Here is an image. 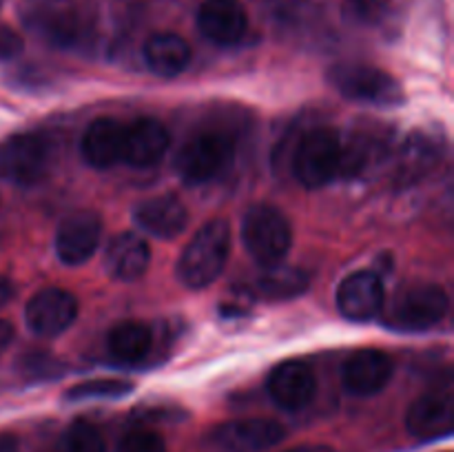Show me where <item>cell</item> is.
Here are the masks:
<instances>
[{
    "label": "cell",
    "mask_w": 454,
    "mask_h": 452,
    "mask_svg": "<svg viewBox=\"0 0 454 452\" xmlns=\"http://www.w3.org/2000/svg\"><path fill=\"white\" fill-rule=\"evenodd\" d=\"M231 253V226L224 220H211L200 226L177 260V279L186 288H207L224 270Z\"/></svg>",
    "instance_id": "cell-1"
},
{
    "label": "cell",
    "mask_w": 454,
    "mask_h": 452,
    "mask_svg": "<svg viewBox=\"0 0 454 452\" xmlns=\"http://www.w3.org/2000/svg\"><path fill=\"white\" fill-rule=\"evenodd\" d=\"M242 242L248 255L264 269L282 264L293 244L291 222L278 207L255 204L242 220Z\"/></svg>",
    "instance_id": "cell-2"
},
{
    "label": "cell",
    "mask_w": 454,
    "mask_h": 452,
    "mask_svg": "<svg viewBox=\"0 0 454 452\" xmlns=\"http://www.w3.org/2000/svg\"><path fill=\"white\" fill-rule=\"evenodd\" d=\"M341 137L333 127H317L306 133L295 149L293 173L306 189H322L340 175Z\"/></svg>",
    "instance_id": "cell-3"
},
{
    "label": "cell",
    "mask_w": 454,
    "mask_h": 452,
    "mask_svg": "<svg viewBox=\"0 0 454 452\" xmlns=\"http://www.w3.org/2000/svg\"><path fill=\"white\" fill-rule=\"evenodd\" d=\"M450 308L448 292L437 284H412L397 292L388 313V326L402 332H424L443 322Z\"/></svg>",
    "instance_id": "cell-4"
},
{
    "label": "cell",
    "mask_w": 454,
    "mask_h": 452,
    "mask_svg": "<svg viewBox=\"0 0 454 452\" xmlns=\"http://www.w3.org/2000/svg\"><path fill=\"white\" fill-rule=\"evenodd\" d=\"M333 87L350 100L377 106L403 105V87L395 75L368 65H335L328 71Z\"/></svg>",
    "instance_id": "cell-5"
},
{
    "label": "cell",
    "mask_w": 454,
    "mask_h": 452,
    "mask_svg": "<svg viewBox=\"0 0 454 452\" xmlns=\"http://www.w3.org/2000/svg\"><path fill=\"white\" fill-rule=\"evenodd\" d=\"M233 160V140L224 133L204 131L189 137L176 155V171L186 184H202L220 175Z\"/></svg>",
    "instance_id": "cell-6"
},
{
    "label": "cell",
    "mask_w": 454,
    "mask_h": 452,
    "mask_svg": "<svg viewBox=\"0 0 454 452\" xmlns=\"http://www.w3.org/2000/svg\"><path fill=\"white\" fill-rule=\"evenodd\" d=\"M51 162V149L44 137L20 133L0 142V180L29 186L43 180Z\"/></svg>",
    "instance_id": "cell-7"
},
{
    "label": "cell",
    "mask_w": 454,
    "mask_h": 452,
    "mask_svg": "<svg viewBox=\"0 0 454 452\" xmlns=\"http://www.w3.org/2000/svg\"><path fill=\"white\" fill-rule=\"evenodd\" d=\"M282 424L273 419H238L215 425L204 437L207 452H266L284 439Z\"/></svg>",
    "instance_id": "cell-8"
},
{
    "label": "cell",
    "mask_w": 454,
    "mask_h": 452,
    "mask_svg": "<svg viewBox=\"0 0 454 452\" xmlns=\"http://www.w3.org/2000/svg\"><path fill=\"white\" fill-rule=\"evenodd\" d=\"M78 317V301L62 288H43L25 308L27 326L38 337H58Z\"/></svg>",
    "instance_id": "cell-9"
},
{
    "label": "cell",
    "mask_w": 454,
    "mask_h": 452,
    "mask_svg": "<svg viewBox=\"0 0 454 452\" xmlns=\"http://www.w3.org/2000/svg\"><path fill=\"white\" fill-rule=\"evenodd\" d=\"M102 238V220L96 211H75L62 220L56 235V253L62 264L78 266L84 264L93 253L98 251V244Z\"/></svg>",
    "instance_id": "cell-10"
},
{
    "label": "cell",
    "mask_w": 454,
    "mask_h": 452,
    "mask_svg": "<svg viewBox=\"0 0 454 452\" xmlns=\"http://www.w3.org/2000/svg\"><path fill=\"white\" fill-rule=\"evenodd\" d=\"M386 301L384 284L372 270H357L341 279L337 288V308L350 322H371L381 313Z\"/></svg>",
    "instance_id": "cell-11"
},
{
    "label": "cell",
    "mask_w": 454,
    "mask_h": 452,
    "mask_svg": "<svg viewBox=\"0 0 454 452\" xmlns=\"http://www.w3.org/2000/svg\"><path fill=\"white\" fill-rule=\"evenodd\" d=\"M395 372V362L388 353L377 348L355 350L341 368L344 388L355 397H371L388 386Z\"/></svg>",
    "instance_id": "cell-12"
},
{
    "label": "cell",
    "mask_w": 454,
    "mask_h": 452,
    "mask_svg": "<svg viewBox=\"0 0 454 452\" xmlns=\"http://www.w3.org/2000/svg\"><path fill=\"white\" fill-rule=\"evenodd\" d=\"M198 27L213 44L231 47L247 35V9L239 0H204L198 12Z\"/></svg>",
    "instance_id": "cell-13"
},
{
    "label": "cell",
    "mask_w": 454,
    "mask_h": 452,
    "mask_svg": "<svg viewBox=\"0 0 454 452\" xmlns=\"http://www.w3.org/2000/svg\"><path fill=\"white\" fill-rule=\"evenodd\" d=\"M406 428L415 439L448 437L454 428V399L450 390L415 399L406 412Z\"/></svg>",
    "instance_id": "cell-14"
},
{
    "label": "cell",
    "mask_w": 454,
    "mask_h": 452,
    "mask_svg": "<svg viewBox=\"0 0 454 452\" xmlns=\"http://www.w3.org/2000/svg\"><path fill=\"white\" fill-rule=\"evenodd\" d=\"M270 399L284 410H301L315 397V375L301 362H284L270 370L266 381Z\"/></svg>",
    "instance_id": "cell-15"
},
{
    "label": "cell",
    "mask_w": 454,
    "mask_h": 452,
    "mask_svg": "<svg viewBox=\"0 0 454 452\" xmlns=\"http://www.w3.org/2000/svg\"><path fill=\"white\" fill-rule=\"evenodd\" d=\"M168 131L162 122L153 118H140L124 124L122 162L131 167L146 168L158 164L168 149Z\"/></svg>",
    "instance_id": "cell-16"
},
{
    "label": "cell",
    "mask_w": 454,
    "mask_h": 452,
    "mask_svg": "<svg viewBox=\"0 0 454 452\" xmlns=\"http://www.w3.org/2000/svg\"><path fill=\"white\" fill-rule=\"evenodd\" d=\"M133 222L153 238L173 239L189 224V211L180 198L164 193L137 204L133 211Z\"/></svg>",
    "instance_id": "cell-17"
},
{
    "label": "cell",
    "mask_w": 454,
    "mask_h": 452,
    "mask_svg": "<svg viewBox=\"0 0 454 452\" xmlns=\"http://www.w3.org/2000/svg\"><path fill=\"white\" fill-rule=\"evenodd\" d=\"M386 153H388V136L384 129L364 124L357 131L350 133L346 144L341 142L340 173L350 177L362 175V173L371 171L375 164H380Z\"/></svg>",
    "instance_id": "cell-18"
},
{
    "label": "cell",
    "mask_w": 454,
    "mask_h": 452,
    "mask_svg": "<svg viewBox=\"0 0 454 452\" xmlns=\"http://www.w3.org/2000/svg\"><path fill=\"white\" fill-rule=\"evenodd\" d=\"M151 261V248L140 235L120 233L106 244L105 269L118 282H136L146 273Z\"/></svg>",
    "instance_id": "cell-19"
},
{
    "label": "cell",
    "mask_w": 454,
    "mask_h": 452,
    "mask_svg": "<svg viewBox=\"0 0 454 452\" xmlns=\"http://www.w3.org/2000/svg\"><path fill=\"white\" fill-rule=\"evenodd\" d=\"M439 158H442V140L433 133L415 131L399 149L395 182L399 186L415 184L439 162Z\"/></svg>",
    "instance_id": "cell-20"
},
{
    "label": "cell",
    "mask_w": 454,
    "mask_h": 452,
    "mask_svg": "<svg viewBox=\"0 0 454 452\" xmlns=\"http://www.w3.org/2000/svg\"><path fill=\"white\" fill-rule=\"evenodd\" d=\"M124 124L114 118L93 120L82 137V158L93 168H111L122 162Z\"/></svg>",
    "instance_id": "cell-21"
},
{
    "label": "cell",
    "mask_w": 454,
    "mask_h": 452,
    "mask_svg": "<svg viewBox=\"0 0 454 452\" xmlns=\"http://www.w3.org/2000/svg\"><path fill=\"white\" fill-rule=\"evenodd\" d=\"M142 53H145L146 66L160 78H176L191 62L189 43L171 31H160L151 35Z\"/></svg>",
    "instance_id": "cell-22"
},
{
    "label": "cell",
    "mask_w": 454,
    "mask_h": 452,
    "mask_svg": "<svg viewBox=\"0 0 454 452\" xmlns=\"http://www.w3.org/2000/svg\"><path fill=\"white\" fill-rule=\"evenodd\" d=\"M151 341H153V332L142 322H122L109 332L111 355L122 363H136L146 357Z\"/></svg>",
    "instance_id": "cell-23"
},
{
    "label": "cell",
    "mask_w": 454,
    "mask_h": 452,
    "mask_svg": "<svg viewBox=\"0 0 454 452\" xmlns=\"http://www.w3.org/2000/svg\"><path fill=\"white\" fill-rule=\"evenodd\" d=\"M309 286V273L288 264L269 266L257 279V291L266 300H293V297L301 295Z\"/></svg>",
    "instance_id": "cell-24"
},
{
    "label": "cell",
    "mask_w": 454,
    "mask_h": 452,
    "mask_svg": "<svg viewBox=\"0 0 454 452\" xmlns=\"http://www.w3.org/2000/svg\"><path fill=\"white\" fill-rule=\"evenodd\" d=\"M133 384L122 379H91L71 386L65 393V401H89V399H120L127 397Z\"/></svg>",
    "instance_id": "cell-25"
},
{
    "label": "cell",
    "mask_w": 454,
    "mask_h": 452,
    "mask_svg": "<svg viewBox=\"0 0 454 452\" xmlns=\"http://www.w3.org/2000/svg\"><path fill=\"white\" fill-rule=\"evenodd\" d=\"M38 29L43 31L44 38L51 43L60 44V47H69L80 38V25L71 13H51V16H43L38 22Z\"/></svg>",
    "instance_id": "cell-26"
},
{
    "label": "cell",
    "mask_w": 454,
    "mask_h": 452,
    "mask_svg": "<svg viewBox=\"0 0 454 452\" xmlns=\"http://www.w3.org/2000/svg\"><path fill=\"white\" fill-rule=\"evenodd\" d=\"M67 450L69 452H106L100 430L89 421L78 419L67 430Z\"/></svg>",
    "instance_id": "cell-27"
},
{
    "label": "cell",
    "mask_w": 454,
    "mask_h": 452,
    "mask_svg": "<svg viewBox=\"0 0 454 452\" xmlns=\"http://www.w3.org/2000/svg\"><path fill=\"white\" fill-rule=\"evenodd\" d=\"M388 12L390 7L386 0H348L344 4L346 18L357 25H381Z\"/></svg>",
    "instance_id": "cell-28"
},
{
    "label": "cell",
    "mask_w": 454,
    "mask_h": 452,
    "mask_svg": "<svg viewBox=\"0 0 454 452\" xmlns=\"http://www.w3.org/2000/svg\"><path fill=\"white\" fill-rule=\"evenodd\" d=\"M115 452H167V443L153 430H131L120 439Z\"/></svg>",
    "instance_id": "cell-29"
},
{
    "label": "cell",
    "mask_w": 454,
    "mask_h": 452,
    "mask_svg": "<svg viewBox=\"0 0 454 452\" xmlns=\"http://www.w3.org/2000/svg\"><path fill=\"white\" fill-rule=\"evenodd\" d=\"M22 51V38L12 29V27L0 22V60H12V58L20 56Z\"/></svg>",
    "instance_id": "cell-30"
},
{
    "label": "cell",
    "mask_w": 454,
    "mask_h": 452,
    "mask_svg": "<svg viewBox=\"0 0 454 452\" xmlns=\"http://www.w3.org/2000/svg\"><path fill=\"white\" fill-rule=\"evenodd\" d=\"M13 337H16V331H13L12 323H9L7 319H0V355L9 348V344L13 341Z\"/></svg>",
    "instance_id": "cell-31"
},
{
    "label": "cell",
    "mask_w": 454,
    "mask_h": 452,
    "mask_svg": "<svg viewBox=\"0 0 454 452\" xmlns=\"http://www.w3.org/2000/svg\"><path fill=\"white\" fill-rule=\"evenodd\" d=\"M12 297H13V284L9 282L7 277H3V275H0V306L7 304Z\"/></svg>",
    "instance_id": "cell-32"
},
{
    "label": "cell",
    "mask_w": 454,
    "mask_h": 452,
    "mask_svg": "<svg viewBox=\"0 0 454 452\" xmlns=\"http://www.w3.org/2000/svg\"><path fill=\"white\" fill-rule=\"evenodd\" d=\"M0 452H20L18 441L12 434H0Z\"/></svg>",
    "instance_id": "cell-33"
},
{
    "label": "cell",
    "mask_w": 454,
    "mask_h": 452,
    "mask_svg": "<svg viewBox=\"0 0 454 452\" xmlns=\"http://www.w3.org/2000/svg\"><path fill=\"white\" fill-rule=\"evenodd\" d=\"M284 452H333V448L328 446H300V448H291V450Z\"/></svg>",
    "instance_id": "cell-34"
}]
</instances>
